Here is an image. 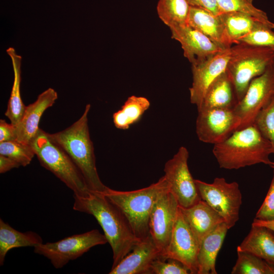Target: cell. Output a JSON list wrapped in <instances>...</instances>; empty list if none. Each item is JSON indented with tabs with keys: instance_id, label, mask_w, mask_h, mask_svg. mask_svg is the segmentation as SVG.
Masks as SVG:
<instances>
[{
	"instance_id": "cell-1",
	"label": "cell",
	"mask_w": 274,
	"mask_h": 274,
	"mask_svg": "<svg viewBox=\"0 0 274 274\" xmlns=\"http://www.w3.org/2000/svg\"><path fill=\"white\" fill-rule=\"evenodd\" d=\"M73 209L93 216L102 228L113 252L112 268L117 265L141 241L134 234L121 211L104 194L89 192L74 194Z\"/></svg>"
},
{
	"instance_id": "cell-2",
	"label": "cell",
	"mask_w": 274,
	"mask_h": 274,
	"mask_svg": "<svg viewBox=\"0 0 274 274\" xmlns=\"http://www.w3.org/2000/svg\"><path fill=\"white\" fill-rule=\"evenodd\" d=\"M213 153L219 166L226 169H238L259 163L270 166L273 153L271 143L254 124L236 130L222 142L214 145Z\"/></svg>"
},
{
	"instance_id": "cell-3",
	"label": "cell",
	"mask_w": 274,
	"mask_h": 274,
	"mask_svg": "<svg viewBox=\"0 0 274 274\" xmlns=\"http://www.w3.org/2000/svg\"><path fill=\"white\" fill-rule=\"evenodd\" d=\"M91 106L87 104L80 118L68 127L51 138L67 154L82 173L90 191L102 193L107 186L98 176L93 143L90 139L88 115Z\"/></svg>"
},
{
	"instance_id": "cell-4",
	"label": "cell",
	"mask_w": 274,
	"mask_h": 274,
	"mask_svg": "<svg viewBox=\"0 0 274 274\" xmlns=\"http://www.w3.org/2000/svg\"><path fill=\"white\" fill-rule=\"evenodd\" d=\"M168 191L169 185L163 176L142 189L122 191L107 187L102 194L121 211L135 236L142 240L150 235V217L155 203Z\"/></svg>"
},
{
	"instance_id": "cell-5",
	"label": "cell",
	"mask_w": 274,
	"mask_h": 274,
	"mask_svg": "<svg viewBox=\"0 0 274 274\" xmlns=\"http://www.w3.org/2000/svg\"><path fill=\"white\" fill-rule=\"evenodd\" d=\"M30 145L41 165L64 183L74 195L83 196L90 192L79 168L49 133L40 128Z\"/></svg>"
},
{
	"instance_id": "cell-6",
	"label": "cell",
	"mask_w": 274,
	"mask_h": 274,
	"mask_svg": "<svg viewBox=\"0 0 274 274\" xmlns=\"http://www.w3.org/2000/svg\"><path fill=\"white\" fill-rule=\"evenodd\" d=\"M231 49V54L225 71L234 85L239 101L251 81L274 64V50L244 44H235Z\"/></svg>"
},
{
	"instance_id": "cell-7",
	"label": "cell",
	"mask_w": 274,
	"mask_h": 274,
	"mask_svg": "<svg viewBox=\"0 0 274 274\" xmlns=\"http://www.w3.org/2000/svg\"><path fill=\"white\" fill-rule=\"evenodd\" d=\"M201 199L223 218L228 229L239 219L242 195L236 182H227L224 178H215L211 183L195 179Z\"/></svg>"
},
{
	"instance_id": "cell-8",
	"label": "cell",
	"mask_w": 274,
	"mask_h": 274,
	"mask_svg": "<svg viewBox=\"0 0 274 274\" xmlns=\"http://www.w3.org/2000/svg\"><path fill=\"white\" fill-rule=\"evenodd\" d=\"M108 241L104 234L93 229L74 234L54 243L40 244L34 247V252L48 259L56 269L88 252L91 248L105 245Z\"/></svg>"
},
{
	"instance_id": "cell-9",
	"label": "cell",
	"mask_w": 274,
	"mask_h": 274,
	"mask_svg": "<svg viewBox=\"0 0 274 274\" xmlns=\"http://www.w3.org/2000/svg\"><path fill=\"white\" fill-rule=\"evenodd\" d=\"M189 152L181 146L174 156L165 164L164 176L169 185V191L174 195L180 207H190L201 199L195 179L188 165Z\"/></svg>"
},
{
	"instance_id": "cell-10",
	"label": "cell",
	"mask_w": 274,
	"mask_h": 274,
	"mask_svg": "<svg viewBox=\"0 0 274 274\" xmlns=\"http://www.w3.org/2000/svg\"><path fill=\"white\" fill-rule=\"evenodd\" d=\"M274 98V64L250 82L245 94L234 108L241 120L238 129L253 124L258 113Z\"/></svg>"
},
{
	"instance_id": "cell-11",
	"label": "cell",
	"mask_w": 274,
	"mask_h": 274,
	"mask_svg": "<svg viewBox=\"0 0 274 274\" xmlns=\"http://www.w3.org/2000/svg\"><path fill=\"white\" fill-rule=\"evenodd\" d=\"M240 125L234 109L200 110L196 121V133L201 142L214 145L227 139Z\"/></svg>"
},
{
	"instance_id": "cell-12",
	"label": "cell",
	"mask_w": 274,
	"mask_h": 274,
	"mask_svg": "<svg viewBox=\"0 0 274 274\" xmlns=\"http://www.w3.org/2000/svg\"><path fill=\"white\" fill-rule=\"evenodd\" d=\"M179 209L176 198L168 191L158 199L152 211L149 233L161 255L169 245Z\"/></svg>"
},
{
	"instance_id": "cell-13",
	"label": "cell",
	"mask_w": 274,
	"mask_h": 274,
	"mask_svg": "<svg viewBox=\"0 0 274 274\" xmlns=\"http://www.w3.org/2000/svg\"><path fill=\"white\" fill-rule=\"evenodd\" d=\"M199 247L179 207L169 245L161 256L177 260L197 274Z\"/></svg>"
},
{
	"instance_id": "cell-14",
	"label": "cell",
	"mask_w": 274,
	"mask_h": 274,
	"mask_svg": "<svg viewBox=\"0 0 274 274\" xmlns=\"http://www.w3.org/2000/svg\"><path fill=\"white\" fill-rule=\"evenodd\" d=\"M169 28L172 38L180 43L184 56L192 66L206 61L225 49L187 24Z\"/></svg>"
},
{
	"instance_id": "cell-15",
	"label": "cell",
	"mask_w": 274,
	"mask_h": 274,
	"mask_svg": "<svg viewBox=\"0 0 274 274\" xmlns=\"http://www.w3.org/2000/svg\"><path fill=\"white\" fill-rule=\"evenodd\" d=\"M231 54L230 47L197 65L192 66L193 81L189 88L190 100L197 110L201 106L210 85L226 71Z\"/></svg>"
},
{
	"instance_id": "cell-16",
	"label": "cell",
	"mask_w": 274,
	"mask_h": 274,
	"mask_svg": "<svg viewBox=\"0 0 274 274\" xmlns=\"http://www.w3.org/2000/svg\"><path fill=\"white\" fill-rule=\"evenodd\" d=\"M161 255L150 235L141 240L109 274H150L153 262Z\"/></svg>"
},
{
	"instance_id": "cell-17",
	"label": "cell",
	"mask_w": 274,
	"mask_h": 274,
	"mask_svg": "<svg viewBox=\"0 0 274 274\" xmlns=\"http://www.w3.org/2000/svg\"><path fill=\"white\" fill-rule=\"evenodd\" d=\"M57 98V92L49 88L39 94L34 102L26 106L20 121L16 126L17 141L30 145L40 129L39 124L44 112L53 105Z\"/></svg>"
},
{
	"instance_id": "cell-18",
	"label": "cell",
	"mask_w": 274,
	"mask_h": 274,
	"mask_svg": "<svg viewBox=\"0 0 274 274\" xmlns=\"http://www.w3.org/2000/svg\"><path fill=\"white\" fill-rule=\"evenodd\" d=\"M179 207L199 246L207 235L224 222L220 215L202 199L190 207Z\"/></svg>"
},
{
	"instance_id": "cell-19",
	"label": "cell",
	"mask_w": 274,
	"mask_h": 274,
	"mask_svg": "<svg viewBox=\"0 0 274 274\" xmlns=\"http://www.w3.org/2000/svg\"><path fill=\"white\" fill-rule=\"evenodd\" d=\"M239 102L234 85L226 71L209 86L197 110L234 109Z\"/></svg>"
},
{
	"instance_id": "cell-20",
	"label": "cell",
	"mask_w": 274,
	"mask_h": 274,
	"mask_svg": "<svg viewBox=\"0 0 274 274\" xmlns=\"http://www.w3.org/2000/svg\"><path fill=\"white\" fill-rule=\"evenodd\" d=\"M222 23L226 40L231 47L237 44L238 40L250 32L260 28L268 26L274 29V23L269 24L244 13L231 12L219 15Z\"/></svg>"
},
{
	"instance_id": "cell-21",
	"label": "cell",
	"mask_w": 274,
	"mask_h": 274,
	"mask_svg": "<svg viewBox=\"0 0 274 274\" xmlns=\"http://www.w3.org/2000/svg\"><path fill=\"white\" fill-rule=\"evenodd\" d=\"M228 228L225 222L218 225L202 241L197 255V274H217L216 261Z\"/></svg>"
},
{
	"instance_id": "cell-22",
	"label": "cell",
	"mask_w": 274,
	"mask_h": 274,
	"mask_svg": "<svg viewBox=\"0 0 274 274\" xmlns=\"http://www.w3.org/2000/svg\"><path fill=\"white\" fill-rule=\"evenodd\" d=\"M237 251L253 254L274 266V233L266 227L252 224Z\"/></svg>"
},
{
	"instance_id": "cell-23",
	"label": "cell",
	"mask_w": 274,
	"mask_h": 274,
	"mask_svg": "<svg viewBox=\"0 0 274 274\" xmlns=\"http://www.w3.org/2000/svg\"><path fill=\"white\" fill-rule=\"evenodd\" d=\"M187 24L204 35L221 48H230L227 45L224 27L219 15L191 6Z\"/></svg>"
},
{
	"instance_id": "cell-24",
	"label": "cell",
	"mask_w": 274,
	"mask_h": 274,
	"mask_svg": "<svg viewBox=\"0 0 274 274\" xmlns=\"http://www.w3.org/2000/svg\"><path fill=\"white\" fill-rule=\"evenodd\" d=\"M43 243L41 236L35 232L18 231L0 219V265H3L8 252L11 249L36 247Z\"/></svg>"
},
{
	"instance_id": "cell-25",
	"label": "cell",
	"mask_w": 274,
	"mask_h": 274,
	"mask_svg": "<svg viewBox=\"0 0 274 274\" xmlns=\"http://www.w3.org/2000/svg\"><path fill=\"white\" fill-rule=\"evenodd\" d=\"M6 52L11 59L14 78L7 109L5 114L12 124L17 126L22 117L26 107L20 94L22 57L16 53L13 47L8 48Z\"/></svg>"
},
{
	"instance_id": "cell-26",
	"label": "cell",
	"mask_w": 274,
	"mask_h": 274,
	"mask_svg": "<svg viewBox=\"0 0 274 274\" xmlns=\"http://www.w3.org/2000/svg\"><path fill=\"white\" fill-rule=\"evenodd\" d=\"M150 106V101L145 97L131 95L127 98L120 109L113 115L115 126L126 130L138 122Z\"/></svg>"
},
{
	"instance_id": "cell-27",
	"label": "cell",
	"mask_w": 274,
	"mask_h": 274,
	"mask_svg": "<svg viewBox=\"0 0 274 274\" xmlns=\"http://www.w3.org/2000/svg\"><path fill=\"white\" fill-rule=\"evenodd\" d=\"M190 7L187 0H159L157 12L159 18L170 28L187 24Z\"/></svg>"
},
{
	"instance_id": "cell-28",
	"label": "cell",
	"mask_w": 274,
	"mask_h": 274,
	"mask_svg": "<svg viewBox=\"0 0 274 274\" xmlns=\"http://www.w3.org/2000/svg\"><path fill=\"white\" fill-rule=\"evenodd\" d=\"M237 253L231 274H274V266L260 257L245 251H237Z\"/></svg>"
},
{
	"instance_id": "cell-29",
	"label": "cell",
	"mask_w": 274,
	"mask_h": 274,
	"mask_svg": "<svg viewBox=\"0 0 274 274\" xmlns=\"http://www.w3.org/2000/svg\"><path fill=\"white\" fill-rule=\"evenodd\" d=\"M220 13L235 12L251 15L269 24L271 22L265 12L255 7L253 0H216Z\"/></svg>"
},
{
	"instance_id": "cell-30",
	"label": "cell",
	"mask_w": 274,
	"mask_h": 274,
	"mask_svg": "<svg viewBox=\"0 0 274 274\" xmlns=\"http://www.w3.org/2000/svg\"><path fill=\"white\" fill-rule=\"evenodd\" d=\"M0 155L13 159L22 166L28 165L36 155L30 145L17 140L0 143Z\"/></svg>"
},
{
	"instance_id": "cell-31",
	"label": "cell",
	"mask_w": 274,
	"mask_h": 274,
	"mask_svg": "<svg viewBox=\"0 0 274 274\" xmlns=\"http://www.w3.org/2000/svg\"><path fill=\"white\" fill-rule=\"evenodd\" d=\"M253 124L272 144L274 154V98L256 116Z\"/></svg>"
},
{
	"instance_id": "cell-32",
	"label": "cell",
	"mask_w": 274,
	"mask_h": 274,
	"mask_svg": "<svg viewBox=\"0 0 274 274\" xmlns=\"http://www.w3.org/2000/svg\"><path fill=\"white\" fill-rule=\"evenodd\" d=\"M150 274H192V272L180 261L160 255L152 263Z\"/></svg>"
},
{
	"instance_id": "cell-33",
	"label": "cell",
	"mask_w": 274,
	"mask_h": 274,
	"mask_svg": "<svg viewBox=\"0 0 274 274\" xmlns=\"http://www.w3.org/2000/svg\"><path fill=\"white\" fill-rule=\"evenodd\" d=\"M273 30L268 26L256 29L240 38L238 44L268 47L274 50Z\"/></svg>"
},
{
	"instance_id": "cell-34",
	"label": "cell",
	"mask_w": 274,
	"mask_h": 274,
	"mask_svg": "<svg viewBox=\"0 0 274 274\" xmlns=\"http://www.w3.org/2000/svg\"><path fill=\"white\" fill-rule=\"evenodd\" d=\"M273 169V177L266 196L257 212L255 218L262 220H274V162L270 166Z\"/></svg>"
},
{
	"instance_id": "cell-35",
	"label": "cell",
	"mask_w": 274,
	"mask_h": 274,
	"mask_svg": "<svg viewBox=\"0 0 274 274\" xmlns=\"http://www.w3.org/2000/svg\"><path fill=\"white\" fill-rule=\"evenodd\" d=\"M17 140L16 126L8 123L5 120H0V143Z\"/></svg>"
},
{
	"instance_id": "cell-36",
	"label": "cell",
	"mask_w": 274,
	"mask_h": 274,
	"mask_svg": "<svg viewBox=\"0 0 274 274\" xmlns=\"http://www.w3.org/2000/svg\"><path fill=\"white\" fill-rule=\"evenodd\" d=\"M190 6L208 11L215 15H219L220 11L216 0H187Z\"/></svg>"
},
{
	"instance_id": "cell-37",
	"label": "cell",
	"mask_w": 274,
	"mask_h": 274,
	"mask_svg": "<svg viewBox=\"0 0 274 274\" xmlns=\"http://www.w3.org/2000/svg\"><path fill=\"white\" fill-rule=\"evenodd\" d=\"M20 165L13 159L0 155V173L4 174L14 168L19 167Z\"/></svg>"
},
{
	"instance_id": "cell-38",
	"label": "cell",
	"mask_w": 274,
	"mask_h": 274,
	"mask_svg": "<svg viewBox=\"0 0 274 274\" xmlns=\"http://www.w3.org/2000/svg\"><path fill=\"white\" fill-rule=\"evenodd\" d=\"M252 224L266 227L272 230L274 233V220H262L255 218Z\"/></svg>"
}]
</instances>
